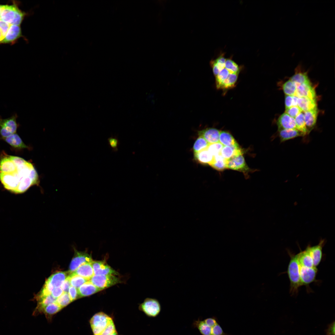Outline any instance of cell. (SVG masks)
<instances>
[{"label": "cell", "instance_id": "cell-12", "mask_svg": "<svg viewBox=\"0 0 335 335\" xmlns=\"http://www.w3.org/2000/svg\"><path fill=\"white\" fill-rule=\"evenodd\" d=\"M324 243V240L322 239L317 245L311 246L308 245L307 247L312 258L314 266L316 267L320 264L322 257V249Z\"/></svg>", "mask_w": 335, "mask_h": 335}, {"label": "cell", "instance_id": "cell-39", "mask_svg": "<svg viewBox=\"0 0 335 335\" xmlns=\"http://www.w3.org/2000/svg\"><path fill=\"white\" fill-rule=\"evenodd\" d=\"M223 145L220 142L209 144L207 149L210 153L215 156L220 154Z\"/></svg>", "mask_w": 335, "mask_h": 335}, {"label": "cell", "instance_id": "cell-32", "mask_svg": "<svg viewBox=\"0 0 335 335\" xmlns=\"http://www.w3.org/2000/svg\"><path fill=\"white\" fill-rule=\"evenodd\" d=\"M67 278L69 279L71 285L78 288L83 284L89 280L78 275L70 274Z\"/></svg>", "mask_w": 335, "mask_h": 335}, {"label": "cell", "instance_id": "cell-44", "mask_svg": "<svg viewBox=\"0 0 335 335\" xmlns=\"http://www.w3.org/2000/svg\"><path fill=\"white\" fill-rule=\"evenodd\" d=\"M302 111L297 106H292L286 108L285 113L295 118Z\"/></svg>", "mask_w": 335, "mask_h": 335}, {"label": "cell", "instance_id": "cell-55", "mask_svg": "<svg viewBox=\"0 0 335 335\" xmlns=\"http://www.w3.org/2000/svg\"><path fill=\"white\" fill-rule=\"evenodd\" d=\"M111 335H119L118 334V333L117 331V332H115V333H114V334H112Z\"/></svg>", "mask_w": 335, "mask_h": 335}, {"label": "cell", "instance_id": "cell-33", "mask_svg": "<svg viewBox=\"0 0 335 335\" xmlns=\"http://www.w3.org/2000/svg\"><path fill=\"white\" fill-rule=\"evenodd\" d=\"M214 157V160L210 166L219 171H222L226 168V159L220 154Z\"/></svg>", "mask_w": 335, "mask_h": 335}, {"label": "cell", "instance_id": "cell-21", "mask_svg": "<svg viewBox=\"0 0 335 335\" xmlns=\"http://www.w3.org/2000/svg\"><path fill=\"white\" fill-rule=\"evenodd\" d=\"M243 154L239 146H223L220 153V155L226 160Z\"/></svg>", "mask_w": 335, "mask_h": 335}, {"label": "cell", "instance_id": "cell-1", "mask_svg": "<svg viewBox=\"0 0 335 335\" xmlns=\"http://www.w3.org/2000/svg\"><path fill=\"white\" fill-rule=\"evenodd\" d=\"M0 181L12 193L21 194L38 185V174L33 164L18 156L2 153L0 156Z\"/></svg>", "mask_w": 335, "mask_h": 335}, {"label": "cell", "instance_id": "cell-51", "mask_svg": "<svg viewBox=\"0 0 335 335\" xmlns=\"http://www.w3.org/2000/svg\"><path fill=\"white\" fill-rule=\"evenodd\" d=\"M71 284L69 279L67 277L61 286V288L64 292L68 293Z\"/></svg>", "mask_w": 335, "mask_h": 335}, {"label": "cell", "instance_id": "cell-27", "mask_svg": "<svg viewBox=\"0 0 335 335\" xmlns=\"http://www.w3.org/2000/svg\"><path fill=\"white\" fill-rule=\"evenodd\" d=\"M298 261L300 265L308 267H312L314 266L313 261L309 251L307 248L299 253Z\"/></svg>", "mask_w": 335, "mask_h": 335}, {"label": "cell", "instance_id": "cell-16", "mask_svg": "<svg viewBox=\"0 0 335 335\" xmlns=\"http://www.w3.org/2000/svg\"><path fill=\"white\" fill-rule=\"evenodd\" d=\"M318 112L317 108L304 112L305 124L308 134L316 124Z\"/></svg>", "mask_w": 335, "mask_h": 335}, {"label": "cell", "instance_id": "cell-35", "mask_svg": "<svg viewBox=\"0 0 335 335\" xmlns=\"http://www.w3.org/2000/svg\"><path fill=\"white\" fill-rule=\"evenodd\" d=\"M283 89L286 95L294 96L296 90V85L294 82L289 80L285 82L283 85Z\"/></svg>", "mask_w": 335, "mask_h": 335}, {"label": "cell", "instance_id": "cell-4", "mask_svg": "<svg viewBox=\"0 0 335 335\" xmlns=\"http://www.w3.org/2000/svg\"><path fill=\"white\" fill-rule=\"evenodd\" d=\"M17 117L16 114L7 118H3L0 116V136L2 139L16 133L18 127Z\"/></svg>", "mask_w": 335, "mask_h": 335}, {"label": "cell", "instance_id": "cell-24", "mask_svg": "<svg viewBox=\"0 0 335 335\" xmlns=\"http://www.w3.org/2000/svg\"><path fill=\"white\" fill-rule=\"evenodd\" d=\"M70 274L68 271H59L52 274L47 280L54 288L61 286Z\"/></svg>", "mask_w": 335, "mask_h": 335}, {"label": "cell", "instance_id": "cell-49", "mask_svg": "<svg viewBox=\"0 0 335 335\" xmlns=\"http://www.w3.org/2000/svg\"><path fill=\"white\" fill-rule=\"evenodd\" d=\"M335 322L333 321L328 325L327 328L325 330L326 335H335Z\"/></svg>", "mask_w": 335, "mask_h": 335}, {"label": "cell", "instance_id": "cell-54", "mask_svg": "<svg viewBox=\"0 0 335 335\" xmlns=\"http://www.w3.org/2000/svg\"><path fill=\"white\" fill-rule=\"evenodd\" d=\"M4 7V5H0V14L1 13Z\"/></svg>", "mask_w": 335, "mask_h": 335}, {"label": "cell", "instance_id": "cell-28", "mask_svg": "<svg viewBox=\"0 0 335 335\" xmlns=\"http://www.w3.org/2000/svg\"><path fill=\"white\" fill-rule=\"evenodd\" d=\"M219 142L224 146H239L233 136L229 133L226 131L220 132Z\"/></svg>", "mask_w": 335, "mask_h": 335}, {"label": "cell", "instance_id": "cell-37", "mask_svg": "<svg viewBox=\"0 0 335 335\" xmlns=\"http://www.w3.org/2000/svg\"><path fill=\"white\" fill-rule=\"evenodd\" d=\"M225 67L231 74H239L240 71L238 65L231 59H226Z\"/></svg>", "mask_w": 335, "mask_h": 335}, {"label": "cell", "instance_id": "cell-36", "mask_svg": "<svg viewBox=\"0 0 335 335\" xmlns=\"http://www.w3.org/2000/svg\"><path fill=\"white\" fill-rule=\"evenodd\" d=\"M209 144L202 137L199 136L194 142L193 149L194 153L207 148Z\"/></svg>", "mask_w": 335, "mask_h": 335}, {"label": "cell", "instance_id": "cell-48", "mask_svg": "<svg viewBox=\"0 0 335 335\" xmlns=\"http://www.w3.org/2000/svg\"><path fill=\"white\" fill-rule=\"evenodd\" d=\"M11 25L9 24L0 20V30L4 38Z\"/></svg>", "mask_w": 335, "mask_h": 335}, {"label": "cell", "instance_id": "cell-10", "mask_svg": "<svg viewBox=\"0 0 335 335\" xmlns=\"http://www.w3.org/2000/svg\"><path fill=\"white\" fill-rule=\"evenodd\" d=\"M94 275H117L118 273L104 261H93L91 263Z\"/></svg>", "mask_w": 335, "mask_h": 335}, {"label": "cell", "instance_id": "cell-53", "mask_svg": "<svg viewBox=\"0 0 335 335\" xmlns=\"http://www.w3.org/2000/svg\"><path fill=\"white\" fill-rule=\"evenodd\" d=\"M4 38L2 33L0 30V42H1Z\"/></svg>", "mask_w": 335, "mask_h": 335}, {"label": "cell", "instance_id": "cell-29", "mask_svg": "<svg viewBox=\"0 0 335 335\" xmlns=\"http://www.w3.org/2000/svg\"><path fill=\"white\" fill-rule=\"evenodd\" d=\"M62 308L56 303H51L44 307L41 313L44 314L47 319H50Z\"/></svg>", "mask_w": 335, "mask_h": 335}, {"label": "cell", "instance_id": "cell-20", "mask_svg": "<svg viewBox=\"0 0 335 335\" xmlns=\"http://www.w3.org/2000/svg\"><path fill=\"white\" fill-rule=\"evenodd\" d=\"M17 8L15 5H4L0 14V20L11 25L14 19L15 11Z\"/></svg>", "mask_w": 335, "mask_h": 335}, {"label": "cell", "instance_id": "cell-31", "mask_svg": "<svg viewBox=\"0 0 335 335\" xmlns=\"http://www.w3.org/2000/svg\"><path fill=\"white\" fill-rule=\"evenodd\" d=\"M297 129L303 133L305 136L308 134L306 127L304 114L302 112L295 118Z\"/></svg>", "mask_w": 335, "mask_h": 335}, {"label": "cell", "instance_id": "cell-8", "mask_svg": "<svg viewBox=\"0 0 335 335\" xmlns=\"http://www.w3.org/2000/svg\"><path fill=\"white\" fill-rule=\"evenodd\" d=\"M299 270L302 286L307 285L315 280L318 271L316 267H308L299 264Z\"/></svg>", "mask_w": 335, "mask_h": 335}, {"label": "cell", "instance_id": "cell-19", "mask_svg": "<svg viewBox=\"0 0 335 335\" xmlns=\"http://www.w3.org/2000/svg\"><path fill=\"white\" fill-rule=\"evenodd\" d=\"M279 136L281 142L305 135L296 129H281L278 130Z\"/></svg>", "mask_w": 335, "mask_h": 335}, {"label": "cell", "instance_id": "cell-6", "mask_svg": "<svg viewBox=\"0 0 335 335\" xmlns=\"http://www.w3.org/2000/svg\"><path fill=\"white\" fill-rule=\"evenodd\" d=\"M139 310L146 316L150 317H155L159 314L161 311V306L157 299L146 298L139 306Z\"/></svg>", "mask_w": 335, "mask_h": 335}, {"label": "cell", "instance_id": "cell-14", "mask_svg": "<svg viewBox=\"0 0 335 335\" xmlns=\"http://www.w3.org/2000/svg\"><path fill=\"white\" fill-rule=\"evenodd\" d=\"M277 124L278 130L293 129H297L295 118L285 113L283 114L279 117Z\"/></svg>", "mask_w": 335, "mask_h": 335}, {"label": "cell", "instance_id": "cell-41", "mask_svg": "<svg viewBox=\"0 0 335 335\" xmlns=\"http://www.w3.org/2000/svg\"><path fill=\"white\" fill-rule=\"evenodd\" d=\"M226 60V59L224 56V54H221L215 60H211L210 64L215 65L217 68L220 72L225 68Z\"/></svg>", "mask_w": 335, "mask_h": 335}, {"label": "cell", "instance_id": "cell-15", "mask_svg": "<svg viewBox=\"0 0 335 335\" xmlns=\"http://www.w3.org/2000/svg\"><path fill=\"white\" fill-rule=\"evenodd\" d=\"M101 290H102L96 287L89 280L78 288V297L90 296Z\"/></svg>", "mask_w": 335, "mask_h": 335}, {"label": "cell", "instance_id": "cell-38", "mask_svg": "<svg viewBox=\"0 0 335 335\" xmlns=\"http://www.w3.org/2000/svg\"><path fill=\"white\" fill-rule=\"evenodd\" d=\"M230 73L225 67L219 72L217 76H215L217 88L219 89L222 83L227 78Z\"/></svg>", "mask_w": 335, "mask_h": 335}, {"label": "cell", "instance_id": "cell-30", "mask_svg": "<svg viewBox=\"0 0 335 335\" xmlns=\"http://www.w3.org/2000/svg\"><path fill=\"white\" fill-rule=\"evenodd\" d=\"M238 75V74L230 73L227 78L222 83L219 89H227L233 87L237 81Z\"/></svg>", "mask_w": 335, "mask_h": 335}, {"label": "cell", "instance_id": "cell-26", "mask_svg": "<svg viewBox=\"0 0 335 335\" xmlns=\"http://www.w3.org/2000/svg\"><path fill=\"white\" fill-rule=\"evenodd\" d=\"M3 139L14 148L21 149L28 148L16 133L11 134Z\"/></svg>", "mask_w": 335, "mask_h": 335}, {"label": "cell", "instance_id": "cell-23", "mask_svg": "<svg viewBox=\"0 0 335 335\" xmlns=\"http://www.w3.org/2000/svg\"><path fill=\"white\" fill-rule=\"evenodd\" d=\"M290 80L296 84L311 83L308 78L307 72L302 70L300 65L296 68L295 74Z\"/></svg>", "mask_w": 335, "mask_h": 335}, {"label": "cell", "instance_id": "cell-52", "mask_svg": "<svg viewBox=\"0 0 335 335\" xmlns=\"http://www.w3.org/2000/svg\"><path fill=\"white\" fill-rule=\"evenodd\" d=\"M203 321L207 325L212 328L218 323L217 321L214 318H208Z\"/></svg>", "mask_w": 335, "mask_h": 335}, {"label": "cell", "instance_id": "cell-25", "mask_svg": "<svg viewBox=\"0 0 335 335\" xmlns=\"http://www.w3.org/2000/svg\"><path fill=\"white\" fill-rule=\"evenodd\" d=\"M297 106L303 112L317 108L315 100L305 97H298Z\"/></svg>", "mask_w": 335, "mask_h": 335}, {"label": "cell", "instance_id": "cell-45", "mask_svg": "<svg viewBox=\"0 0 335 335\" xmlns=\"http://www.w3.org/2000/svg\"><path fill=\"white\" fill-rule=\"evenodd\" d=\"M109 146L114 151H117L119 145L118 140L116 137L111 136L108 139Z\"/></svg>", "mask_w": 335, "mask_h": 335}, {"label": "cell", "instance_id": "cell-17", "mask_svg": "<svg viewBox=\"0 0 335 335\" xmlns=\"http://www.w3.org/2000/svg\"><path fill=\"white\" fill-rule=\"evenodd\" d=\"M194 158L196 161L199 163L203 164H208L210 165L213 162L214 157L206 148L194 153Z\"/></svg>", "mask_w": 335, "mask_h": 335}, {"label": "cell", "instance_id": "cell-3", "mask_svg": "<svg viewBox=\"0 0 335 335\" xmlns=\"http://www.w3.org/2000/svg\"><path fill=\"white\" fill-rule=\"evenodd\" d=\"M113 320L111 316L102 311L95 314L89 321L93 335H101Z\"/></svg>", "mask_w": 335, "mask_h": 335}, {"label": "cell", "instance_id": "cell-50", "mask_svg": "<svg viewBox=\"0 0 335 335\" xmlns=\"http://www.w3.org/2000/svg\"><path fill=\"white\" fill-rule=\"evenodd\" d=\"M64 292L61 287L54 288L51 291V294L54 298H57L60 297Z\"/></svg>", "mask_w": 335, "mask_h": 335}, {"label": "cell", "instance_id": "cell-2", "mask_svg": "<svg viewBox=\"0 0 335 335\" xmlns=\"http://www.w3.org/2000/svg\"><path fill=\"white\" fill-rule=\"evenodd\" d=\"M299 254H290V259L288 268V274L290 282V293L291 295L297 294L301 284L300 279L298 261Z\"/></svg>", "mask_w": 335, "mask_h": 335}, {"label": "cell", "instance_id": "cell-43", "mask_svg": "<svg viewBox=\"0 0 335 335\" xmlns=\"http://www.w3.org/2000/svg\"><path fill=\"white\" fill-rule=\"evenodd\" d=\"M298 99V97L294 96L286 95L285 102L286 108L297 106Z\"/></svg>", "mask_w": 335, "mask_h": 335}, {"label": "cell", "instance_id": "cell-13", "mask_svg": "<svg viewBox=\"0 0 335 335\" xmlns=\"http://www.w3.org/2000/svg\"><path fill=\"white\" fill-rule=\"evenodd\" d=\"M220 133L216 128H209L198 131V134L210 144L219 142Z\"/></svg>", "mask_w": 335, "mask_h": 335}, {"label": "cell", "instance_id": "cell-40", "mask_svg": "<svg viewBox=\"0 0 335 335\" xmlns=\"http://www.w3.org/2000/svg\"><path fill=\"white\" fill-rule=\"evenodd\" d=\"M72 302L68 293H63L56 300V303L62 308L67 306Z\"/></svg>", "mask_w": 335, "mask_h": 335}, {"label": "cell", "instance_id": "cell-7", "mask_svg": "<svg viewBox=\"0 0 335 335\" xmlns=\"http://www.w3.org/2000/svg\"><path fill=\"white\" fill-rule=\"evenodd\" d=\"M93 261L91 256L88 253L75 249L74 256L71 262L68 271L70 274L81 265L87 263H91Z\"/></svg>", "mask_w": 335, "mask_h": 335}, {"label": "cell", "instance_id": "cell-22", "mask_svg": "<svg viewBox=\"0 0 335 335\" xmlns=\"http://www.w3.org/2000/svg\"><path fill=\"white\" fill-rule=\"evenodd\" d=\"M21 31L20 25H12L10 27L3 40L2 43L12 42L20 37Z\"/></svg>", "mask_w": 335, "mask_h": 335}, {"label": "cell", "instance_id": "cell-5", "mask_svg": "<svg viewBox=\"0 0 335 335\" xmlns=\"http://www.w3.org/2000/svg\"><path fill=\"white\" fill-rule=\"evenodd\" d=\"M89 281L102 290L121 282L119 278L113 275H94Z\"/></svg>", "mask_w": 335, "mask_h": 335}, {"label": "cell", "instance_id": "cell-18", "mask_svg": "<svg viewBox=\"0 0 335 335\" xmlns=\"http://www.w3.org/2000/svg\"><path fill=\"white\" fill-rule=\"evenodd\" d=\"M91 263H87L81 265L71 273L79 275L89 280L94 275Z\"/></svg>", "mask_w": 335, "mask_h": 335}, {"label": "cell", "instance_id": "cell-47", "mask_svg": "<svg viewBox=\"0 0 335 335\" xmlns=\"http://www.w3.org/2000/svg\"><path fill=\"white\" fill-rule=\"evenodd\" d=\"M68 294L72 302L75 300L77 298H78V290L76 288L73 286H70L69 287Z\"/></svg>", "mask_w": 335, "mask_h": 335}, {"label": "cell", "instance_id": "cell-34", "mask_svg": "<svg viewBox=\"0 0 335 335\" xmlns=\"http://www.w3.org/2000/svg\"><path fill=\"white\" fill-rule=\"evenodd\" d=\"M194 325L202 335H211L212 327H209L203 320H198L194 322Z\"/></svg>", "mask_w": 335, "mask_h": 335}, {"label": "cell", "instance_id": "cell-11", "mask_svg": "<svg viewBox=\"0 0 335 335\" xmlns=\"http://www.w3.org/2000/svg\"><path fill=\"white\" fill-rule=\"evenodd\" d=\"M296 84L297 88L294 96L298 97H305L316 100L315 90L311 83Z\"/></svg>", "mask_w": 335, "mask_h": 335}, {"label": "cell", "instance_id": "cell-9", "mask_svg": "<svg viewBox=\"0 0 335 335\" xmlns=\"http://www.w3.org/2000/svg\"><path fill=\"white\" fill-rule=\"evenodd\" d=\"M226 168L241 172L244 174L250 170L242 154L226 160Z\"/></svg>", "mask_w": 335, "mask_h": 335}, {"label": "cell", "instance_id": "cell-46", "mask_svg": "<svg viewBox=\"0 0 335 335\" xmlns=\"http://www.w3.org/2000/svg\"><path fill=\"white\" fill-rule=\"evenodd\" d=\"M211 335H226L218 323L212 327Z\"/></svg>", "mask_w": 335, "mask_h": 335}, {"label": "cell", "instance_id": "cell-42", "mask_svg": "<svg viewBox=\"0 0 335 335\" xmlns=\"http://www.w3.org/2000/svg\"><path fill=\"white\" fill-rule=\"evenodd\" d=\"M25 13L22 12L17 7L16 10L14 20L11 25H19L21 23L25 16Z\"/></svg>", "mask_w": 335, "mask_h": 335}]
</instances>
